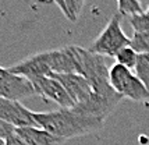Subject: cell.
<instances>
[{
    "label": "cell",
    "mask_w": 149,
    "mask_h": 145,
    "mask_svg": "<svg viewBox=\"0 0 149 145\" xmlns=\"http://www.w3.org/2000/svg\"><path fill=\"white\" fill-rule=\"evenodd\" d=\"M33 117L39 127L52 132L63 139L88 135L99 131L104 124V120L96 119L92 116L81 114L74 109H60L54 112H33Z\"/></svg>",
    "instance_id": "obj_1"
},
{
    "label": "cell",
    "mask_w": 149,
    "mask_h": 145,
    "mask_svg": "<svg viewBox=\"0 0 149 145\" xmlns=\"http://www.w3.org/2000/svg\"><path fill=\"white\" fill-rule=\"evenodd\" d=\"M121 14L116 13L107 22V25L103 28V31L99 33L96 39L93 40L89 50L100 56H109L116 57V54L121 49L131 46V38H128L121 28Z\"/></svg>",
    "instance_id": "obj_2"
},
{
    "label": "cell",
    "mask_w": 149,
    "mask_h": 145,
    "mask_svg": "<svg viewBox=\"0 0 149 145\" xmlns=\"http://www.w3.org/2000/svg\"><path fill=\"white\" fill-rule=\"evenodd\" d=\"M123 96L114 91V88L109 84L99 86H93V93L88 100H85L79 105H75L72 109L75 112L86 116H92L100 120H106L116 106L120 103Z\"/></svg>",
    "instance_id": "obj_3"
},
{
    "label": "cell",
    "mask_w": 149,
    "mask_h": 145,
    "mask_svg": "<svg viewBox=\"0 0 149 145\" xmlns=\"http://www.w3.org/2000/svg\"><path fill=\"white\" fill-rule=\"evenodd\" d=\"M109 81L114 91L120 93L123 98H130L134 102L149 100V89L127 67L118 63L113 64L109 72Z\"/></svg>",
    "instance_id": "obj_4"
},
{
    "label": "cell",
    "mask_w": 149,
    "mask_h": 145,
    "mask_svg": "<svg viewBox=\"0 0 149 145\" xmlns=\"http://www.w3.org/2000/svg\"><path fill=\"white\" fill-rule=\"evenodd\" d=\"M75 60H77L78 74L88 79L93 86L109 84V72L104 57L100 54L91 52L89 49H84L77 45H71Z\"/></svg>",
    "instance_id": "obj_5"
},
{
    "label": "cell",
    "mask_w": 149,
    "mask_h": 145,
    "mask_svg": "<svg viewBox=\"0 0 149 145\" xmlns=\"http://www.w3.org/2000/svg\"><path fill=\"white\" fill-rule=\"evenodd\" d=\"M36 95L33 84L25 77L13 74L8 68L0 67V96L11 100Z\"/></svg>",
    "instance_id": "obj_6"
},
{
    "label": "cell",
    "mask_w": 149,
    "mask_h": 145,
    "mask_svg": "<svg viewBox=\"0 0 149 145\" xmlns=\"http://www.w3.org/2000/svg\"><path fill=\"white\" fill-rule=\"evenodd\" d=\"M8 70L13 74L25 77L29 81L42 78V77H50L53 74L52 63H50V53L49 52L36 53V54L29 56L25 60L11 66Z\"/></svg>",
    "instance_id": "obj_7"
},
{
    "label": "cell",
    "mask_w": 149,
    "mask_h": 145,
    "mask_svg": "<svg viewBox=\"0 0 149 145\" xmlns=\"http://www.w3.org/2000/svg\"><path fill=\"white\" fill-rule=\"evenodd\" d=\"M0 120L19 127H39L33 117V112L26 109L19 100H11L0 96Z\"/></svg>",
    "instance_id": "obj_8"
},
{
    "label": "cell",
    "mask_w": 149,
    "mask_h": 145,
    "mask_svg": "<svg viewBox=\"0 0 149 145\" xmlns=\"http://www.w3.org/2000/svg\"><path fill=\"white\" fill-rule=\"evenodd\" d=\"M31 82L33 84L36 95L56 102L63 109H71V107H74L72 99L70 98V95L67 93L65 88L61 85V82L58 79L53 78V77H42V78L33 79Z\"/></svg>",
    "instance_id": "obj_9"
},
{
    "label": "cell",
    "mask_w": 149,
    "mask_h": 145,
    "mask_svg": "<svg viewBox=\"0 0 149 145\" xmlns=\"http://www.w3.org/2000/svg\"><path fill=\"white\" fill-rule=\"evenodd\" d=\"M50 77L61 82V85L64 86L67 93L72 99L74 106L88 100L93 93L92 84L79 74H52Z\"/></svg>",
    "instance_id": "obj_10"
},
{
    "label": "cell",
    "mask_w": 149,
    "mask_h": 145,
    "mask_svg": "<svg viewBox=\"0 0 149 145\" xmlns=\"http://www.w3.org/2000/svg\"><path fill=\"white\" fill-rule=\"evenodd\" d=\"M15 134L28 145H63L65 141L42 127H19L15 128Z\"/></svg>",
    "instance_id": "obj_11"
},
{
    "label": "cell",
    "mask_w": 149,
    "mask_h": 145,
    "mask_svg": "<svg viewBox=\"0 0 149 145\" xmlns=\"http://www.w3.org/2000/svg\"><path fill=\"white\" fill-rule=\"evenodd\" d=\"M138 56H139V53L136 52L134 47L127 46V47L121 49L120 52L117 53L114 59L117 60V63H118V64L127 67V68H130V70L131 68H134V70H135L136 61H138Z\"/></svg>",
    "instance_id": "obj_12"
},
{
    "label": "cell",
    "mask_w": 149,
    "mask_h": 145,
    "mask_svg": "<svg viewBox=\"0 0 149 145\" xmlns=\"http://www.w3.org/2000/svg\"><path fill=\"white\" fill-rule=\"evenodd\" d=\"M117 13L121 15H136L143 13L142 0H117Z\"/></svg>",
    "instance_id": "obj_13"
},
{
    "label": "cell",
    "mask_w": 149,
    "mask_h": 145,
    "mask_svg": "<svg viewBox=\"0 0 149 145\" xmlns=\"http://www.w3.org/2000/svg\"><path fill=\"white\" fill-rule=\"evenodd\" d=\"M135 75L149 89V54L141 53L138 56V61L135 66Z\"/></svg>",
    "instance_id": "obj_14"
},
{
    "label": "cell",
    "mask_w": 149,
    "mask_h": 145,
    "mask_svg": "<svg viewBox=\"0 0 149 145\" xmlns=\"http://www.w3.org/2000/svg\"><path fill=\"white\" fill-rule=\"evenodd\" d=\"M130 18V24L134 29V32H148L149 31V4L146 10L141 14H136Z\"/></svg>",
    "instance_id": "obj_15"
},
{
    "label": "cell",
    "mask_w": 149,
    "mask_h": 145,
    "mask_svg": "<svg viewBox=\"0 0 149 145\" xmlns=\"http://www.w3.org/2000/svg\"><path fill=\"white\" fill-rule=\"evenodd\" d=\"M131 46L139 53L149 54V31L148 32H134L131 38Z\"/></svg>",
    "instance_id": "obj_16"
},
{
    "label": "cell",
    "mask_w": 149,
    "mask_h": 145,
    "mask_svg": "<svg viewBox=\"0 0 149 145\" xmlns=\"http://www.w3.org/2000/svg\"><path fill=\"white\" fill-rule=\"evenodd\" d=\"M67 11H68V20L75 21L84 7L85 0H64Z\"/></svg>",
    "instance_id": "obj_17"
},
{
    "label": "cell",
    "mask_w": 149,
    "mask_h": 145,
    "mask_svg": "<svg viewBox=\"0 0 149 145\" xmlns=\"http://www.w3.org/2000/svg\"><path fill=\"white\" fill-rule=\"evenodd\" d=\"M15 131V127L11 124H8L6 121L0 120V139H6L8 138L11 134H14Z\"/></svg>",
    "instance_id": "obj_18"
},
{
    "label": "cell",
    "mask_w": 149,
    "mask_h": 145,
    "mask_svg": "<svg viewBox=\"0 0 149 145\" xmlns=\"http://www.w3.org/2000/svg\"><path fill=\"white\" fill-rule=\"evenodd\" d=\"M6 145H28V144L24 139L19 138L18 135L15 134V131H14V134H11L8 138H6Z\"/></svg>",
    "instance_id": "obj_19"
},
{
    "label": "cell",
    "mask_w": 149,
    "mask_h": 145,
    "mask_svg": "<svg viewBox=\"0 0 149 145\" xmlns=\"http://www.w3.org/2000/svg\"><path fill=\"white\" fill-rule=\"evenodd\" d=\"M56 4L58 6V8L63 11V14H64L65 17L68 18V11H67V7H65V3H64V0H53Z\"/></svg>",
    "instance_id": "obj_20"
},
{
    "label": "cell",
    "mask_w": 149,
    "mask_h": 145,
    "mask_svg": "<svg viewBox=\"0 0 149 145\" xmlns=\"http://www.w3.org/2000/svg\"><path fill=\"white\" fill-rule=\"evenodd\" d=\"M0 145H6V139H0Z\"/></svg>",
    "instance_id": "obj_21"
}]
</instances>
